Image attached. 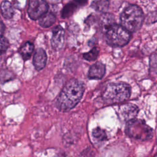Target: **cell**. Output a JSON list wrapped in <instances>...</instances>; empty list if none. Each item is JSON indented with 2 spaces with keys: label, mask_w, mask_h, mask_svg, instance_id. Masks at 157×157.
<instances>
[{
  "label": "cell",
  "mask_w": 157,
  "mask_h": 157,
  "mask_svg": "<svg viewBox=\"0 0 157 157\" xmlns=\"http://www.w3.org/2000/svg\"><path fill=\"white\" fill-rule=\"evenodd\" d=\"M85 91L84 83L75 78L69 80L59 93L56 101L58 109L67 112L74 108L82 99Z\"/></svg>",
  "instance_id": "obj_1"
},
{
  "label": "cell",
  "mask_w": 157,
  "mask_h": 157,
  "mask_svg": "<svg viewBox=\"0 0 157 157\" xmlns=\"http://www.w3.org/2000/svg\"><path fill=\"white\" fill-rule=\"evenodd\" d=\"M131 93L129 85L123 83H111L104 88L102 96L103 100L108 104L119 103L128 100Z\"/></svg>",
  "instance_id": "obj_2"
},
{
  "label": "cell",
  "mask_w": 157,
  "mask_h": 157,
  "mask_svg": "<svg viewBox=\"0 0 157 157\" xmlns=\"http://www.w3.org/2000/svg\"><path fill=\"white\" fill-rule=\"evenodd\" d=\"M144 18V13L139 6L129 5L121 13V25L130 33L136 32L140 28Z\"/></svg>",
  "instance_id": "obj_3"
},
{
  "label": "cell",
  "mask_w": 157,
  "mask_h": 157,
  "mask_svg": "<svg viewBox=\"0 0 157 157\" xmlns=\"http://www.w3.org/2000/svg\"><path fill=\"white\" fill-rule=\"evenodd\" d=\"M125 132L129 137L141 141L149 140L153 137L152 129L140 119L133 118L128 121Z\"/></svg>",
  "instance_id": "obj_4"
},
{
  "label": "cell",
  "mask_w": 157,
  "mask_h": 157,
  "mask_svg": "<svg viewBox=\"0 0 157 157\" xmlns=\"http://www.w3.org/2000/svg\"><path fill=\"white\" fill-rule=\"evenodd\" d=\"M107 44L113 47H123L126 45L131 37V33L121 25L113 23L105 31Z\"/></svg>",
  "instance_id": "obj_5"
},
{
  "label": "cell",
  "mask_w": 157,
  "mask_h": 157,
  "mask_svg": "<svg viewBox=\"0 0 157 157\" xmlns=\"http://www.w3.org/2000/svg\"><path fill=\"white\" fill-rule=\"evenodd\" d=\"M48 6L44 0H29L28 14L31 19L36 20L45 13Z\"/></svg>",
  "instance_id": "obj_6"
},
{
  "label": "cell",
  "mask_w": 157,
  "mask_h": 157,
  "mask_svg": "<svg viewBox=\"0 0 157 157\" xmlns=\"http://www.w3.org/2000/svg\"><path fill=\"white\" fill-rule=\"evenodd\" d=\"M138 112L137 106L131 103H126L118 106L117 114L121 120L128 121L135 118Z\"/></svg>",
  "instance_id": "obj_7"
},
{
  "label": "cell",
  "mask_w": 157,
  "mask_h": 157,
  "mask_svg": "<svg viewBox=\"0 0 157 157\" xmlns=\"http://www.w3.org/2000/svg\"><path fill=\"white\" fill-rule=\"evenodd\" d=\"M64 42V30L60 25L56 26L52 31L51 45L55 51L61 50Z\"/></svg>",
  "instance_id": "obj_8"
},
{
  "label": "cell",
  "mask_w": 157,
  "mask_h": 157,
  "mask_svg": "<svg viewBox=\"0 0 157 157\" xmlns=\"http://www.w3.org/2000/svg\"><path fill=\"white\" fill-rule=\"evenodd\" d=\"M105 66L101 62H96L93 64L88 74V77L90 79H101L105 75Z\"/></svg>",
  "instance_id": "obj_9"
},
{
  "label": "cell",
  "mask_w": 157,
  "mask_h": 157,
  "mask_svg": "<svg viewBox=\"0 0 157 157\" xmlns=\"http://www.w3.org/2000/svg\"><path fill=\"white\" fill-rule=\"evenodd\" d=\"M47 56L45 51L43 48H37L33 56V64L36 69L40 71L44 68L47 63Z\"/></svg>",
  "instance_id": "obj_10"
},
{
  "label": "cell",
  "mask_w": 157,
  "mask_h": 157,
  "mask_svg": "<svg viewBox=\"0 0 157 157\" xmlns=\"http://www.w3.org/2000/svg\"><path fill=\"white\" fill-rule=\"evenodd\" d=\"M39 24L43 28H48L51 26L56 21L55 15L52 12H47L39 18Z\"/></svg>",
  "instance_id": "obj_11"
},
{
  "label": "cell",
  "mask_w": 157,
  "mask_h": 157,
  "mask_svg": "<svg viewBox=\"0 0 157 157\" xmlns=\"http://www.w3.org/2000/svg\"><path fill=\"white\" fill-rule=\"evenodd\" d=\"M1 10L2 16L6 19L11 18L14 14V9L12 4L7 0L2 1L1 4Z\"/></svg>",
  "instance_id": "obj_12"
},
{
  "label": "cell",
  "mask_w": 157,
  "mask_h": 157,
  "mask_svg": "<svg viewBox=\"0 0 157 157\" xmlns=\"http://www.w3.org/2000/svg\"><path fill=\"white\" fill-rule=\"evenodd\" d=\"M115 23L114 17L113 15L108 13H104L101 17L100 26L104 32L112 25Z\"/></svg>",
  "instance_id": "obj_13"
},
{
  "label": "cell",
  "mask_w": 157,
  "mask_h": 157,
  "mask_svg": "<svg viewBox=\"0 0 157 157\" xmlns=\"http://www.w3.org/2000/svg\"><path fill=\"white\" fill-rule=\"evenodd\" d=\"M34 51V45L30 42H26L20 48L19 52L24 60L30 58Z\"/></svg>",
  "instance_id": "obj_14"
},
{
  "label": "cell",
  "mask_w": 157,
  "mask_h": 157,
  "mask_svg": "<svg viewBox=\"0 0 157 157\" xmlns=\"http://www.w3.org/2000/svg\"><path fill=\"white\" fill-rule=\"evenodd\" d=\"M91 7L99 12H107L109 7L108 0H94L91 4Z\"/></svg>",
  "instance_id": "obj_15"
},
{
  "label": "cell",
  "mask_w": 157,
  "mask_h": 157,
  "mask_svg": "<svg viewBox=\"0 0 157 157\" xmlns=\"http://www.w3.org/2000/svg\"><path fill=\"white\" fill-rule=\"evenodd\" d=\"M77 8V5L75 2H69L67 4L63 9L61 12L62 18H66L72 15Z\"/></svg>",
  "instance_id": "obj_16"
},
{
  "label": "cell",
  "mask_w": 157,
  "mask_h": 157,
  "mask_svg": "<svg viewBox=\"0 0 157 157\" xmlns=\"http://www.w3.org/2000/svg\"><path fill=\"white\" fill-rule=\"evenodd\" d=\"M99 53V48L97 47H94L93 48H92L90 52L83 53V57L85 58V59L91 61L95 60Z\"/></svg>",
  "instance_id": "obj_17"
},
{
  "label": "cell",
  "mask_w": 157,
  "mask_h": 157,
  "mask_svg": "<svg viewBox=\"0 0 157 157\" xmlns=\"http://www.w3.org/2000/svg\"><path fill=\"white\" fill-rule=\"evenodd\" d=\"M93 136L99 141H104L107 139L105 131L100 127L95 128L92 131Z\"/></svg>",
  "instance_id": "obj_18"
},
{
  "label": "cell",
  "mask_w": 157,
  "mask_h": 157,
  "mask_svg": "<svg viewBox=\"0 0 157 157\" xmlns=\"http://www.w3.org/2000/svg\"><path fill=\"white\" fill-rule=\"evenodd\" d=\"M9 47V42L4 37L0 36V55L4 53Z\"/></svg>",
  "instance_id": "obj_19"
},
{
  "label": "cell",
  "mask_w": 157,
  "mask_h": 157,
  "mask_svg": "<svg viewBox=\"0 0 157 157\" xmlns=\"http://www.w3.org/2000/svg\"><path fill=\"white\" fill-rule=\"evenodd\" d=\"M74 1L77 5L84 6L87 3L88 0H74Z\"/></svg>",
  "instance_id": "obj_20"
},
{
  "label": "cell",
  "mask_w": 157,
  "mask_h": 157,
  "mask_svg": "<svg viewBox=\"0 0 157 157\" xmlns=\"http://www.w3.org/2000/svg\"><path fill=\"white\" fill-rule=\"evenodd\" d=\"M5 29V26L4 23L0 21V36H2Z\"/></svg>",
  "instance_id": "obj_21"
}]
</instances>
